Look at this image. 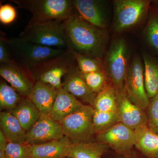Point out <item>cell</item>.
I'll use <instances>...</instances> for the list:
<instances>
[{"instance_id":"1","label":"cell","mask_w":158,"mask_h":158,"mask_svg":"<svg viewBox=\"0 0 158 158\" xmlns=\"http://www.w3.org/2000/svg\"><path fill=\"white\" fill-rule=\"evenodd\" d=\"M67 49L101 60L107 43L106 30L98 28L73 14L64 21Z\"/></svg>"},{"instance_id":"2","label":"cell","mask_w":158,"mask_h":158,"mask_svg":"<svg viewBox=\"0 0 158 158\" xmlns=\"http://www.w3.org/2000/svg\"><path fill=\"white\" fill-rule=\"evenodd\" d=\"M19 37L40 45L67 49L64 33V21L36 22L30 19Z\"/></svg>"},{"instance_id":"3","label":"cell","mask_w":158,"mask_h":158,"mask_svg":"<svg viewBox=\"0 0 158 158\" xmlns=\"http://www.w3.org/2000/svg\"><path fill=\"white\" fill-rule=\"evenodd\" d=\"M7 42L13 59L28 69L62 55L67 50L40 45L19 37L7 38Z\"/></svg>"},{"instance_id":"4","label":"cell","mask_w":158,"mask_h":158,"mask_svg":"<svg viewBox=\"0 0 158 158\" xmlns=\"http://www.w3.org/2000/svg\"><path fill=\"white\" fill-rule=\"evenodd\" d=\"M20 9L32 14L36 22L65 21L73 12V0H11Z\"/></svg>"},{"instance_id":"5","label":"cell","mask_w":158,"mask_h":158,"mask_svg":"<svg viewBox=\"0 0 158 158\" xmlns=\"http://www.w3.org/2000/svg\"><path fill=\"white\" fill-rule=\"evenodd\" d=\"M77 64L73 53L67 49L62 55L29 69L35 81L57 90L62 88V78Z\"/></svg>"},{"instance_id":"6","label":"cell","mask_w":158,"mask_h":158,"mask_svg":"<svg viewBox=\"0 0 158 158\" xmlns=\"http://www.w3.org/2000/svg\"><path fill=\"white\" fill-rule=\"evenodd\" d=\"M128 53L125 40L118 38L113 40L105 57V73L106 74L108 73L117 93L125 91V82L129 66Z\"/></svg>"},{"instance_id":"7","label":"cell","mask_w":158,"mask_h":158,"mask_svg":"<svg viewBox=\"0 0 158 158\" xmlns=\"http://www.w3.org/2000/svg\"><path fill=\"white\" fill-rule=\"evenodd\" d=\"M94 109L84 106L63 119L61 122L63 134L73 143L88 142L95 134L93 117Z\"/></svg>"},{"instance_id":"8","label":"cell","mask_w":158,"mask_h":158,"mask_svg":"<svg viewBox=\"0 0 158 158\" xmlns=\"http://www.w3.org/2000/svg\"><path fill=\"white\" fill-rule=\"evenodd\" d=\"M151 3L148 0L113 1L114 31L122 32L138 24L147 15Z\"/></svg>"},{"instance_id":"9","label":"cell","mask_w":158,"mask_h":158,"mask_svg":"<svg viewBox=\"0 0 158 158\" xmlns=\"http://www.w3.org/2000/svg\"><path fill=\"white\" fill-rule=\"evenodd\" d=\"M124 90L127 97L135 104L144 110H146L149 104L144 79L143 62L138 56L133 59L129 66Z\"/></svg>"},{"instance_id":"10","label":"cell","mask_w":158,"mask_h":158,"mask_svg":"<svg viewBox=\"0 0 158 158\" xmlns=\"http://www.w3.org/2000/svg\"><path fill=\"white\" fill-rule=\"evenodd\" d=\"M0 75L24 97L30 96L36 82L28 69L15 59L0 63Z\"/></svg>"},{"instance_id":"11","label":"cell","mask_w":158,"mask_h":158,"mask_svg":"<svg viewBox=\"0 0 158 158\" xmlns=\"http://www.w3.org/2000/svg\"><path fill=\"white\" fill-rule=\"evenodd\" d=\"M97 141L110 146L118 153H124L135 146V131L121 123L97 134Z\"/></svg>"},{"instance_id":"12","label":"cell","mask_w":158,"mask_h":158,"mask_svg":"<svg viewBox=\"0 0 158 158\" xmlns=\"http://www.w3.org/2000/svg\"><path fill=\"white\" fill-rule=\"evenodd\" d=\"M64 136L61 123L49 115L40 114L38 120L27 132L26 143L31 145L43 144Z\"/></svg>"},{"instance_id":"13","label":"cell","mask_w":158,"mask_h":158,"mask_svg":"<svg viewBox=\"0 0 158 158\" xmlns=\"http://www.w3.org/2000/svg\"><path fill=\"white\" fill-rule=\"evenodd\" d=\"M105 2L100 0H73V12L99 29L106 30L107 19Z\"/></svg>"},{"instance_id":"14","label":"cell","mask_w":158,"mask_h":158,"mask_svg":"<svg viewBox=\"0 0 158 158\" xmlns=\"http://www.w3.org/2000/svg\"><path fill=\"white\" fill-rule=\"evenodd\" d=\"M116 113L118 123L135 130L141 125H147L146 112L131 101L125 91L117 93Z\"/></svg>"},{"instance_id":"15","label":"cell","mask_w":158,"mask_h":158,"mask_svg":"<svg viewBox=\"0 0 158 158\" xmlns=\"http://www.w3.org/2000/svg\"><path fill=\"white\" fill-rule=\"evenodd\" d=\"M62 88L81 102L92 106L98 94L88 88L82 77L77 64L64 77Z\"/></svg>"},{"instance_id":"16","label":"cell","mask_w":158,"mask_h":158,"mask_svg":"<svg viewBox=\"0 0 158 158\" xmlns=\"http://www.w3.org/2000/svg\"><path fill=\"white\" fill-rule=\"evenodd\" d=\"M84 105L62 88L58 90L50 116L54 120L61 123L64 118L80 110Z\"/></svg>"},{"instance_id":"17","label":"cell","mask_w":158,"mask_h":158,"mask_svg":"<svg viewBox=\"0 0 158 158\" xmlns=\"http://www.w3.org/2000/svg\"><path fill=\"white\" fill-rule=\"evenodd\" d=\"M72 142L66 136L43 144L31 145L32 158L68 157Z\"/></svg>"},{"instance_id":"18","label":"cell","mask_w":158,"mask_h":158,"mask_svg":"<svg viewBox=\"0 0 158 158\" xmlns=\"http://www.w3.org/2000/svg\"><path fill=\"white\" fill-rule=\"evenodd\" d=\"M58 90L42 82H36L28 98L41 114H50Z\"/></svg>"},{"instance_id":"19","label":"cell","mask_w":158,"mask_h":158,"mask_svg":"<svg viewBox=\"0 0 158 158\" xmlns=\"http://www.w3.org/2000/svg\"><path fill=\"white\" fill-rule=\"evenodd\" d=\"M135 146L148 158H158V134L146 125H141L134 130Z\"/></svg>"},{"instance_id":"20","label":"cell","mask_w":158,"mask_h":158,"mask_svg":"<svg viewBox=\"0 0 158 158\" xmlns=\"http://www.w3.org/2000/svg\"><path fill=\"white\" fill-rule=\"evenodd\" d=\"M0 131L9 142L25 143L27 131L10 111H3L0 113Z\"/></svg>"},{"instance_id":"21","label":"cell","mask_w":158,"mask_h":158,"mask_svg":"<svg viewBox=\"0 0 158 158\" xmlns=\"http://www.w3.org/2000/svg\"><path fill=\"white\" fill-rule=\"evenodd\" d=\"M9 111L27 132L37 122L41 114L34 103L28 98L24 97L16 107Z\"/></svg>"},{"instance_id":"22","label":"cell","mask_w":158,"mask_h":158,"mask_svg":"<svg viewBox=\"0 0 158 158\" xmlns=\"http://www.w3.org/2000/svg\"><path fill=\"white\" fill-rule=\"evenodd\" d=\"M142 56L145 89L150 99L158 93V57L146 53Z\"/></svg>"},{"instance_id":"23","label":"cell","mask_w":158,"mask_h":158,"mask_svg":"<svg viewBox=\"0 0 158 158\" xmlns=\"http://www.w3.org/2000/svg\"><path fill=\"white\" fill-rule=\"evenodd\" d=\"M107 145L98 142L72 143L68 157L69 158H102L107 150Z\"/></svg>"},{"instance_id":"24","label":"cell","mask_w":158,"mask_h":158,"mask_svg":"<svg viewBox=\"0 0 158 158\" xmlns=\"http://www.w3.org/2000/svg\"><path fill=\"white\" fill-rule=\"evenodd\" d=\"M117 93L113 85H108L98 94L93 108L100 112H116Z\"/></svg>"},{"instance_id":"25","label":"cell","mask_w":158,"mask_h":158,"mask_svg":"<svg viewBox=\"0 0 158 158\" xmlns=\"http://www.w3.org/2000/svg\"><path fill=\"white\" fill-rule=\"evenodd\" d=\"M23 97L5 81L0 82V109L3 111H11L16 107Z\"/></svg>"},{"instance_id":"26","label":"cell","mask_w":158,"mask_h":158,"mask_svg":"<svg viewBox=\"0 0 158 158\" xmlns=\"http://www.w3.org/2000/svg\"><path fill=\"white\" fill-rule=\"evenodd\" d=\"M148 43L158 56V6L152 10L144 30Z\"/></svg>"},{"instance_id":"27","label":"cell","mask_w":158,"mask_h":158,"mask_svg":"<svg viewBox=\"0 0 158 158\" xmlns=\"http://www.w3.org/2000/svg\"><path fill=\"white\" fill-rule=\"evenodd\" d=\"M93 121L95 134L108 130L118 123L116 112H103L94 110Z\"/></svg>"},{"instance_id":"28","label":"cell","mask_w":158,"mask_h":158,"mask_svg":"<svg viewBox=\"0 0 158 158\" xmlns=\"http://www.w3.org/2000/svg\"><path fill=\"white\" fill-rule=\"evenodd\" d=\"M73 54L77 65L81 73L85 74L95 72H105L103 64L100 59L77 53Z\"/></svg>"},{"instance_id":"29","label":"cell","mask_w":158,"mask_h":158,"mask_svg":"<svg viewBox=\"0 0 158 158\" xmlns=\"http://www.w3.org/2000/svg\"><path fill=\"white\" fill-rule=\"evenodd\" d=\"M81 75L88 88L94 93H99L108 85L107 78L105 72L81 73Z\"/></svg>"},{"instance_id":"30","label":"cell","mask_w":158,"mask_h":158,"mask_svg":"<svg viewBox=\"0 0 158 158\" xmlns=\"http://www.w3.org/2000/svg\"><path fill=\"white\" fill-rule=\"evenodd\" d=\"M6 152L7 158H32L31 145L27 143L19 144L8 142Z\"/></svg>"},{"instance_id":"31","label":"cell","mask_w":158,"mask_h":158,"mask_svg":"<svg viewBox=\"0 0 158 158\" xmlns=\"http://www.w3.org/2000/svg\"><path fill=\"white\" fill-rule=\"evenodd\" d=\"M146 110L148 126L153 131L158 134V93L150 99Z\"/></svg>"},{"instance_id":"32","label":"cell","mask_w":158,"mask_h":158,"mask_svg":"<svg viewBox=\"0 0 158 158\" xmlns=\"http://www.w3.org/2000/svg\"><path fill=\"white\" fill-rule=\"evenodd\" d=\"M17 18V11L10 4H1L0 6V21L4 25H9L14 22Z\"/></svg>"},{"instance_id":"33","label":"cell","mask_w":158,"mask_h":158,"mask_svg":"<svg viewBox=\"0 0 158 158\" xmlns=\"http://www.w3.org/2000/svg\"><path fill=\"white\" fill-rule=\"evenodd\" d=\"M5 33L1 31L0 36V63H7L14 60L11 56Z\"/></svg>"},{"instance_id":"34","label":"cell","mask_w":158,"mask_h":158,"mask_svg":"<svg viewBox=\"0 0 158 158\" xmlns=\"http://www.w3.org/2000/svg\"><path fill=\"white\" fill-rule=\"evenodd\" d=\"M8 142L2 131H0V158H7L6 149Z\"/></svg>"},{"instance_id":"35","label":"cell","mask_w":158,"mask_h":158,"mask_svg":"<svg viewBox=\"0 0 158 158\" xmlns=\"http://www.w3.org/2000/svg\"><path fill=\"white\" fill-rule=\"evenodd\" d=\"M154 2L156 3V6H158V1H154Z\"/></svg>"},{"instance_id":"36","label":"cell","mask_w":158,"mask_h":158,"mask_svg":"<svg viewBox=\"0 0 158 158\" xmlns=\"http://www.w3.org/2000/svg\"><path fill=\"white\" fill-rule=\"evenodd\" d=\"M68 158V157H66V158Z\"/></svg>"}]
</instances>
